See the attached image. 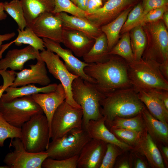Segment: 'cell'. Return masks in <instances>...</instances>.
<instances>
[{"instance_id": "19", "label": "cell", "mask_w": 168, "mask_h": 168, "mask_svg": "<svg viewBox=\"0 0 168 168\" xmlns=\"http://www.w3.org/2000/svg\"><path fill=\"white\" fill-rule=\"evenodd\" d=\"M62 43L77 57H83L93 46L95 39L77 30L63 28Z\"/></svg>"}, {"instance_id": "51", "label": "cell", "mask_w": 168, "mask_h": 168, "mask_svg": "<svg viewBox=\"0 0 168 168\" xmlns=\"http://www.w3.org/2000/svg\"><path fill=\"white\" fill-rule=\"evenodd\" d=\"M163 22L167 29L168 28V12L167 10L163 14L162 18Z\"/></svg>"}, {"instance_id": "52", "label": "cell", "mask_w": 168, "mask_h": 168, "mask_svg": "<svg viewBox=\"0 0 168 168\" xmlns=\"http://www.w3.org/2000/svg\"><path fill=\"white\" fill-rule=\"evenodd\" d=\"M85 0H77L76 5L79 8L85 11Z\"/></svg>"}, {"instance_id": "32", "label": "cell", "mask_w": 168, "mask_h": 168, "mask_svg": "<svg viewBox=\"0 0 168 168\" xmlns=\"http://www.w3.org/2000/svg\"><path fill=\"white\" fill-rule=\"evenodd\" d=\"M109 54L110 55L120 56L128 63H131L134 61L129 31L123 34L121 39L110 50Z\"/></svg>"}, {"instance_id": "42", "label": "cell", "mask_w": 168, "mask_h": 168, "mask_svg": "<svg viewBox=\"0 0 168 168\" xmlns=\"http://www.w3.org/2000/svg\"><path fill=\"white\" fill-rule=\"evenodd\" d=\"M168 3V0H144L142 5L143 11L142 18L150 11L167 6Z\"/></svg>"}, {"instance_id": "35", "label": "cell", "mask_w": 168, "mask_h": 168, "mask_svg": "<svg viewBox=\"0 0 168 168\" xmlns=\"http://www.w3.org/2000/svg\"><path fill=\"white\" fill-rule=\"evenodd\" d=\"M21 128L15 127L10 124L0 113V147L4 146L5 140L8 138H21Z\"/></svg>"}, {"instance_id": "27", "label": "cell", "mask_w": 168, "mask_h": 168, "mask_svg": "<svg viewBox=\"0 0 168 168\" xmlns=\"http://www.w3.org/2000/svg\"><path fill=\"white\" fill-rule=\"evenodd\" d=\"M109 52L106 37L102 32L95 39L93 46L82 57L84 62L89 64L102 63L110 58L111 55Z\"/></svg>"}, {"instance_id": "23", "label": "cell", "mask_w": 168, "mask_h": 168, "mask_svg": "<svg viewBox=\"0 0 168 168\" xmlns=\"http://www.w3.org/2000/svg\"><path fill=\"white\" fill-rule=\"evenodd\" d=\"M141 115L145 129L157 145L168 146V125L154 117L145 106Z\"/></svg>"}, {"instance_id": "36", "label": "cell", "mask_w": 168, "mask_h": 168, "mask_svg": "<svg viewBox=\"0 0 168 168\" xmlns=\"http://www.w3.org/2000/svg\"><path fill=\"white\" fill-rule=\"evenodd\" d=\"M109 130L119 139L133 147L137 145L143 133L124 128Z\"/></svg>"}, {"instance_id": "9", "label": "cell", "mask_w": 168, "mask_h": 168, "mask_svg": "<svg viewBox=\"0 0 168 168\" xmlns=\"http://www.w3.org/2000/svg\"><path fill=\"white\" fill-rule=\"evenodd\" d=\"M149 24L148 29L152 39L147 43L142 58L159 65L168 61L167 29L160 20Z\"/></svg>"}, {"instance_id": "10", "label": "cell", "mask_w": 168, "mask_h": 168, "mask_svg": "<svg viewBox=\"0 0 168 168\" xmlns=\"http://www.w3.org/2000/svg\"><path fill=\"white\" fill-rule=\"evenodd\" d=\"M40 54L49 72L61 82L65 92V101L74 107L82 108L74 100L72 91V82L79 76L71 72L59 57L50 50L45 49L41 51Z\"/></svg>"}, {"instance_id": "37", "label": "cell", "mask_w": 168, "mask_h": 168, "mask_svg": "<svg viewBox=\"0 0 168 168\" xmlns=\"http://www.w3.org/2000/svg\"><path fill=\"white\" fill-rule=\"evenodd\" d=\"M125 152L114 144L107 143L106 149L100 168H112L117 157Z\"/></svg>"}, {"instance_id": "41", "label": "cell", "mask_w": 168, "mask_h": 168, "mask_svg": "<svg viewBox=\"0 0 168 168\" xmlns=\"http://www.w3.org/2000/svg\"><path fill=\"white\" fill-rule=\"evenodd\" d=\"M15 71L7 70H0V75L3 80V84L0 87V100L6 89L12 85L16 77Z\"/></svg>"}, {"instance_id": "46", "label": "cell", "mask_w": 168, "mask_h": 168, "mask_svg": "<svg viewBox=\"0 0 168 168\" xmlns=\"http://www.w3.org/2000/svg\"><path fill=\"white\" fill-rule=\"evenodd\" d=\"M16 33L14 32L0 35V59L2 58L1 51L2 48L3 42L4 41L10 40L14 37Z\"/></svg>"}, {"instance_id": "12", "label": "cell", "mask_w": 168, "mask_h": 168, "mask_svg": "<svg viewBox=\"0 0 168 168\" xmlns=\"http://www.w3.org/2000/svg\"><path fill=\"white\" fill-rule=\"evenodd\" d=\"M31 28L39 37L62 43V23L55 14L52 12L42 14L36 19Z\"/></svg>"}, {"instance_id": "11", "label": "cell", "mask_w": 168, "mask_h": 168, "mask_svg": "<svg viewBox=\"0 0 168 168\" xmlns=\"http://www.w3.org/2000/svg\"><path fill=\"white\" fill-rule=\"evenodd\" d=\"M11 146L14 150L7 153L3 160L9 168H42L43 162L49 157L46 150L39 153L28 152L19 138L11 140Z\"/></svg>"}, {"instance_id": "45", "label": "cell", "mask_w": 168, "mask_h": 168, "mask_svg": "<svg viewBox=\"0 0 168 168\" xmlns=\"http://www.w3.org/2000/svg\"><path fill=\"white\" fill-rule=\"evenodd\" d=\"M158 147L164 163L166 166L168 165V146L157 145Z\"/></svg>"}, {"instance_id": "30", "label": "cell", "mask_w": 168, "mask_h": 168, "mask_svg": "<svg viewBox=\"0 0 168 168\" xmlns=\"http://www.w3.org/2000/svg\"><path fill=\"white\" fill-rule=\"evenodd\" d=\"M107 126L110 129L124 128L141 133L145 130L141 112L130 118L116 117Z\"/></svg>"}, {"instance_id": "7", "label": "cell", "mask_w": 168, "mask_h": 168, "mask_svg": "<svg viewBox=\"0 0 168 168\" xmlns=\"http://www.w3.org/2000/svg\"><path fill=\"white\" fill-rule=\"evenodd\" d=\"M43 113L31 96L15 98L8 102L0 101V113L12 126L21 128L35 115Z\"/></svg>"}, {"instance_id": "34", "label": "cell", "mask_w": 168, "mask_h": 168, "mask_svg": "<svg viewBox=\"0 0 168 168\" xmlns=\"http://www.w3.org/2000/svg\"><path fill=\"white\" fill-rule=\"evenodd\" d=\"M55 5L52 13L57 14L64 12L72 15L86 17V12L78 7L70 0H54Z\"/></svg>"}, {"instance_id": "3", "label": "cell", "mask_w": 168, "mask_h": 168, "mask_svg": "<svg viewBox=\"0 0 168 168\" xmlns=\"http://www.w3.org/2000/svg\"><path fill=\"white\" fill-rule=\"evenodd\" d=\"M72 91L74 100L83 111V128L90 120H97L103 117L100 103L105 95L96 88L94 83L78 77L72 82Z\"/></svg>"}, {"instance_id": "33", "label": "cell", "mask_w": 168, "mask_h": 168, "mask_svg": "<svg viewBox=\"0 0 168 168\" xmlns=\"http://www.w3.org/2000/svg\"><path fill=\"white\" fill-rule=\"evenodd\" d=\"M4 9L16 21L18 29L23 30L27 24L22 7L20 0H12L3 3Z\"/></svg>"}, {"instance_id": "28", "label": "cell", "mask_w": 168, "mask_h": 168, "mask_svg": "<svg viewBox=\"0 0 168 168\" xmlns=\"http://www.w3.org/2000/svg\"><path fill=\"white\" fill-rule=\"evenodd\" d=\"M131 9V8L128 7L112 21L100 27L101 31L106 36L109 51L117 42L122 28Z\"/></svg>"}, {"instance_id": "31", "label": "cell", "mask_w": 168, "mask_h": 168, "mask_svg": "<svg viewBox=\"0 0 168 168\" xmlns=\"http://www.w3.org/2000/svg\"><path fill=\"white\" fill-rule=\"evenodd\" d=\"M131 44L135 61L141 59L146 47V36L142 26H138L132 30Z\"/></svg>"}, {"instance_id": "18", "label": "cell", "mask_w": 168, "mask_h": 168, "mask_svg": "<svg viewBox=\"0 0 168 168\" xmlns=\"http://www.w3.org/2000/svg\"><path fill=\"white\" fill-rule=\"evenodd\" d=\"M31 96L43 110L48 121L50 130L53 115L57 109L66 99L65 92L63 85L59 83L54 91L36 94Z\"/></svg>"}, {"instance_id": "26", "label": "cell", "mask_w": 168, "mask_h": 168, "mask_svg": "<svg viewBox=\"0 0 168 168\" xmlns=\"http://www.w3.org/2000/svg\"><path fill=\"white\" fill-rule=\"evenodd\" d=\"M57 83L49 84L42 87H38L33 84H28L21 87L9 86L5 90L6 93L2 96L0 101L8 102L17 98L31 96L39 93H46L54 91L57 86Z\"/></svg>"}, {"instance_id": "16", "label": "cell", "mask_w": 168, "mask_h": 168, "mask_svg": "<svg viewBox=\"0 0 168 168\" xmlns=\"http://www.w3.org/2000/svg\"><path fill=\"white\" fill-rule=\"evenodd\" d=\"M107 143L91 138L83 147L77 161L78 168H100Z\"/></svg>"}, {"instance_id": "53", "label": "cell", "mask_w": 168, "mask_h": 168, "mask_svg": "<svg viewBox=\"0 0 168 168\" xmlns=\"http://www.w3.org/2000/svg\"><path fill=\"white\" fill-rule=\"evenodd\" d=\"M0 168H9V167L7 165L4 166H0Z\"/></svg>"}, {"instance_id": "14", "label": "cell", "mask_w": 168, "mask_h": 168, "mask_svg": "<svg viewBox=\"0 0 168 168\" xmlns=\"http://www.w3.org/2000/svg\"><path fill=\"white\" fill-rule=\"evenodd\" d=\"M35 64L29 65L30 68L15 71L16 77L10 86L17 87L30 84H38L45 86L50 84L51 80L47 74L46 66L40 57Z\"/></svg>"}, {"instance_id": "5", "label": "cell", "mask_w": 168, "mask_h": 168, "mask_svg": "<svg viewBox=\"0 0 168 168\" xmlns=\"http://www.w3.org/2000/svg\"><path fill=\"white\" fill-rule=\"evenodd\" d=\"M20 139L28 152L39 153L46 150L50 138L49 126L44 113L38 114L21 128Z\"/></svg>"}, {"instance_id": "39", "label": "cell", "mask_w": 168, "mask_h": 168, "mask_svg": "<svg viewBox=\"0 0 168 168\" xmlns=\"http://www.w3.org/2000/svg\"><path fill=\"white\" fill-rule=\"evenodd\" d=\"M142 5L139 3L129 13L127 19L120 31L121 34L129 31L136 26L141 19L143 14Z\"/></svg>"}, {"instance_id": "49", "label": "cell", "mask_w": 168, "mask_h": 168, "mask_svg": "<svg viewBox=\"0 0 168 168\" xmlns=\"http://www.w3.org/2000/svg\"><path fill=\"white\" fill-rule=\"evenodd\" d=\"M3 5V3L0 2V21L5 19L7 17V15L4 12Z\"/></svg>"}, {"instance_id": "48", "label": "cell", "mask_w": 168, "mask_h": 168, "mask_svg": "<svg viewBox=\"0 0 168 168\" xmlns=\"http://www.w3.org/2000/svg\"><path fill=\"white\" fill-rule=\"evenodd\" d=\"M135 168H146L147 166L146 163L141 158H137L135 161L134 164Z\"/></svg>"}, {"instance_id": "8", "label": "cell", "mask_w": 168, "mask_h": 168, "mask_svg": "<svg viewBox=\"0 0 168 168\" xmlns=\"http://www.w3.org/2000/svg\"><path fill=\"white\" fill-rule=\"evenodd\" d=\"M83 116L82 108L74 107L65 100L53 116L50 126V138L54 140L73 129L82 128Z\"/></svg>"}, {"instance_id": "38", "label": "cell", "mask_w": 168, "mask_h": 168, "mask_svg": "<svg viewBox=\"0 0 168 168\" xmlns=\"http://www.w3.org/2000/svg\"><path fill=\"white\" fill-rule=\"evenodd\" d=\"M78 155L62 159L46 158L43 162L41 167L43 168H77Z\"/></svg>"}, {"instance_id": "43", "label": "cell", "mask_w": 168, "mask_h": 168, "mask_svg": "<svg viewBox=\"0 0 168 168\" xmlns=\"http://www.w3.org/2000/svg\"><path fill=\"white\" fill-rule=\"evenodd\" d=\"M148 90L155 94L162 102L168 110V91L156 89Z\"/></svg>"}, {"instance_id": "13", "label": "cell", "mask_w": 168, "mask_h": 168, "mask_svg": "<svg viewBox=\"0 0 168 168\" xmlns=\"http://www.w3.org/2000/svg\"><path fill=\"white\" fill-rule=\"evenodd\" d=\"M45 47L57 54L64 61L67 68L72 73L78 76L83 80L95 84L96 81L86 74L84 71V68L89 64L82 61L75 57L69 49L62 48L60 43L49 39L43 38Z\"/></svg>"}, {"instance_id": "25", "label": "cell", "mask_w": 168, "mask_h": 168, "mask_svg": "<svg viewBox=\"0 0 168 168\" xmlns=\"http://www.w3.org/2000/svg\"><path fill=\"white\" fill-rule=\"evenodd\" d=\"M136 90L139 98L150 114L156 119L168 123V110L162 102L148 90Z\"/></svg>"}, {"instance_id": "20", "label": "cell", "mask_w": 168, "mask_h": 168, "mask_svg": "<svg viewBox=\"0 0 168 168\" xmlns=\"http://www.w3.org/2000/svg\"><path fill=\"white\" fill-rule=\"evenodd\" d=\"M103 116L97 120H90L83 128L91 138L103 141L107 143L114 144L124 151L132 150L133 147L122 141L108 129Z\"/></svg>"}, {"instance_id": "47", "label": "cell", "mask_w": 168, "mask_h": 168, "mask_svg": "<svg viewBox=\"0 0 168 168\" xmlns=\"http://www.w3.org/2000/svg\"><path fill=\"white\" fill-rule=\"evenodd\" d=\"M159 68L163 76L168 80V61L158 65Z\"/></svg>"}, {"instance_id": "40", "label": "cell", "mask_w": 168, "mask_h": 168, "mask_svg": "<svg viewBox=\"0 0 168 168\" xmlns=\"http://www.w3.org/2000/svg\"><path fill=\"white\" fill-rule=\"evenodd\" d=\"M166 11L167 6H166L150 11L143 16L136 26H143L146 24L155 22L160 20L162 18L164 13Z\"/></svg>"}, {"instance_id": "29", "label": "cell", "mask_w": 168, "mask_h": 168, "mask_svg": "<svg viewBox=\"0 0 168 168\" xmlns=\"http://www.w3.org/2000/svg\"><path fill=\"white\" fill-rule=\"evenodd\" d=\"M18 35L13 41L4 45L6 49L11 44L14 43L16 45L20 46L23 44H28L35 49L41 51L45 49L44 41L43 39L37 36L30 27H26L23 30L17 29Z\"/></svg>"}, {"instance_id": "1", "label": "cell", "mask_w": 168, "mask_h": 168, "mask_svg": "<svg viewBox=\"0 0 168 168\" xmlns=\"http://www.w3.org/2000/svg\"><path fill=\"white\" fill-rule=\"evenodd\" d=\"M128 63L124 59L111 55L106 62L89 64L84 68V71L96 81V87L105 95L132 86L128 77Z\"/></svg>"}, {"instance_id": "21", "label": "cell", "mask_w": 168, "mask_h": 168, "mask_svg": "<svg viewBox=\"0 0 168 168\" xmlns=\"http://www.w3.org/2000/svg\"><path fill=\"white\" fill-rule=\"evenodd\" d=\"M144 155L152 168H164V163L156 144L146 129L132 150Z\"/></svg>"}, {"instance_id": "54", "label": "cell", "mask_w": 168, "mask_h": 168, "mask_svg": "<svg viewBox=\"0 0 168 168\" xmlns=\"http://www.w3.org/2000/svg\"><path fill=\"white\" fill-rule=\"evenodd\" d=\"M72 1L74 4L76 5L77 0H70Z\"/></svg>"}, {"instance_id": "17", "label": "cell", "mask_w": 168, "mask_h": 168, "mask_svg": "<svg viewBox=\"0 0 168 168\" xmlns=\"http://www.w3.org/2000/svg\"><path fill=\"white\" fill-rule=\"evenodd\" d=\"M40 53L39 51L30 45L21 49L9 50L5 58L0 59V70L9 68L14 71H21L27 62L39 58Z\"/></svg>"}, {"instance_id": "22", "label": "cell", "mask_w": 168, "mask_h": 168, "mask_svg": "<svg viewBox=\"0 0 168 168\" xmlns=\"http://www.w3.org/2000/svg\"><path fill=\"white\" fill-rule=\"evenodd\" d=\"M55 14L61 20L63 28L80 31L94 39L102 33L100 27L96 26L85 17L70 15L64 12Z\"/></svg>"}, {"instance_id": "4", "label": "cell", "mask_w": 168, "mask_h": 168, "mask_svg": "<svg viewBox=\"0 0 168 168\" xmlns=\"http://www.w3.org/2000/svg\"><path fill=\"white\" fill-rule=\"evenodd\" d=\"M128 64V77L135 89L168 91V81L162 74L157 64L142 58Z\"/></svg>"}, {"instance_id": "24", "label": "cell", "mask_w": 168, "mask_h": 168, "mask_svg": "<svg viewBox=\"0 0 168 168\" xmlns=\"http://www.w3.org/2000/svg\"><path fill=\"white\" fill-rule=\"evenodd\" d=\"M26 22V27L31 28L36 19L42 14L52 12L54 0H20Z\"/></svg>"}, {"instance_id": "55", "label": "cell", "mask_w": 168, "mask_h": 168, "mask_svg": "<svg viewBox=\"0 0 168 168\" xmlns=\"http://www.w3.org/2000/svg\"></svg>"}, {"instance_id": "15", "label": "cell", "mask_w": 168, "mask_h": 168, "mask_svg": "<svg viewBox=\"0 0 168 168\" xmlns=\"http://www.w3.org/2000/svg\"><path fill=\"white\" fill-rule=\"evenodd\" d=\"M134 0H107L102 7L87 14L86 18L96 26L100 27L114 19Z\"/></svg>"}, {"instance_id": "6", "label": "cell", "mask_w": 168, "mask_h": 168, "mask_svg": "<svg viewBox=\"0 0 168 168\" xmlns=\"http://www.w3.org/2000/svg\"><path fill=\"white\" fill-rule=\"evenodd\" d=\"M91 138L83 127L73 129L49 142L46 150L48 157L62 159L79 155L83 147Z\"/></svg>"}, {"instance_id": "44", "label": "cell", "mask_w": 168, "mask_h": 168, "mask_svg": "<svg viewBox=\"0 0 168 168\" xmlns=\"http://www.w3.org/2000/svg\"><path fill=\"white\" fill-rule=\"evenodd\" d=\"M102 2L96 0H89L88 7L86 12L87 15L92 13L101 7Z\"/></svg>"}, {"instance_id": "2", "label": "cell", "mask_w": 168, "mask_h": 168, "mask_svg": "<svg viewBox=\"0 0 168 168\" xmlns=\"http://www.w3.org/2000/svg\"><path fill=\"white\" fill-rule=\"evenodd\" d=\"M100 112L106 125L116 117L130 118L141 113L145 106L133 86L105 94L100 102Z\"/></svg>"}, {"instance_id": "50", "label": "cell", "mask_w": 168, "mask_h": 168, "mask_svg": "<svg viewBox=\"0 0 168 168\" xmlns=\"http://www.w3.org/2000/svg\"><path fill=\"white\" fill-rule=\"evenodd\" d=\"M119 168H131L130 164L127 160L122 161L117 166Z\"/></svg>"}]
</instances>
